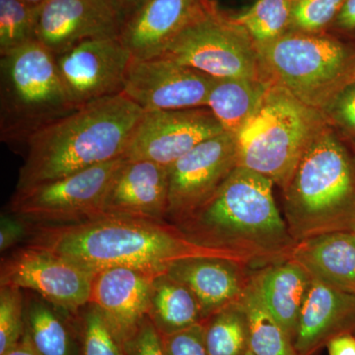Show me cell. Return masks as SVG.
Here are the masks:
<instances>
[{
  "instance_id": "31",
  "label": "cell",
  "mask_w": 355,
  "mask_h": 355,
  "mask_svg": "<svg viewBox=\"0 0 355 355\" xmlns=\"http://www.w3.org/2000/svg\"><path fill=\"white\" fill-rule=\"evenodd\" d=\"M345 0H297L292 3L288 31L320 34L330 30Z\"/></svg>"
},
{
  "instance_id": "43",
  "label": "cell",
  "mask_w": 355,
  "mask_h": 355,
  "mask_svg": "<svg viewBox=\"0 0 355 355\" xmlns=\"http://www.w3.org/2000/svg\"><path fill=\"white\" fill-rule=\"evenodd\" d=\"M291 1L293 3V2L297 1V0H291Z\"/></svg>"
},
{
  "instance_id": "42",
  "label": "cell",
  "mask_w": 355,
  "mask_h": 355,
  "mask_svg": "<svg viewBox=\"0 0 355 355\" xmlns=\"http://www.w3.org/2000/svg\"><path fill=\"white\" fill-rule=\"evenodd\" d=\"M246 355H254V354H252L251 350L249 349V350H248Z\"/></svg>"
},
{
  "instance_id": "22",
  "label": "cell",
  "mask_w": 355,
  "mask_h": 355,
  "mask_svg": "<svg viewBox=\"0 0 355 355\" xmlns=\"http://www.w3.org/2000/svg\"><path fill=\"white\" fill-rule=\"evenodd\" d=\"M289 258L312 279L355 292V231H336L301 240Z\"/></svg>"
},
{
  "instance_id": "34",
  "label": "cell",
  "mask_w": 355,
  "mask_h": 355,
  "mask_svg": "<svg viewBox=\"0 0 355 355\" xmlns=\"http://www.w3.org/2000/svg\"><path fill=\"white\" fill-rule=\"evenodd\" d=\"M127 355H167L162 335L146 317L139 329L123 343Z\"/></svg>"
},
{
  "instance_id": "23",
  "label": "cell",
  "mask_w": 355,
  "mask_h": 355,
  "mask_svg": "<svg viewBox=\"0 0 355 355\" xmlns=\"http://www.w3.org/2000/svg\"><path fill=\"white\" fill-rule=\"evenodd\" d=\"M272 83L253 77L214 78L207 107L226 132L237 135L260 108Z\"/></svg>"
},
{
  "instance_id": "2",
  "label": "cell",
  "mask_w": 355,
  "mask_h": 355,
  "mask_svg": "<svg viewBox=\"0 0 355 355\" xmlns=\"http://www.w3.org/2000/svg\"><path fill=\"white\" fill-rule=\"evenodd\" d=\"M27 239L28 246L64 257L93 273L123 266L158 275L181 259L223 257L193 244L168 221L133 217L101 216L69 225H31Z\"/></svg>"
},
{
  "instance_id": "16",
  "label": "cell",
  "mask_w": 355,
  "mask_h": 355,
  "mask_svg": "<svg viewBox=\"0 0 355 355\" xmlns=\"http://www.w3.org/2000/svg\"><path fill=\"white\" fill-rule=\"evenodd\" d=\"M216 4L212 0H146L127 18L121 42L133 58L161 57L180 33Z\"/></svg>"
},
{
  "instance_id": "5",
  "label": "cell",
  "mask_w": 355,
  "mask_h": 355,
  "mask_svg": "<svg viewBox=\"0 0 355 355\" xmlns=\"http://www.w3.org/2000/svg\"><path fill=\"white\" fill-rule=\"evenodd\" d=\"M327 125L320 110L272 83L260 108L236 135L239 166L268 178L282 191Z\"/></svg>"
},
{
  "instance_id": "28",
  "label": "cell",
  "mask_w": 355,
  "mask_h": 355,
  "mask_svg": "<svg viewBox=\"0 0 355 355\" xmlns=\"http://www.w3.org/2000/svg\"><path fill=\"white\" fill-rule=\"evenodd\" d=\"M291 8V0H254L249 8L229 16L248 33L259 49L288 32Z\"/></svg>"
},
{
  "instance_id": "25",
  "label": "cell",
  "mask_w": 355,
  "mask_h": 355,
  "mask_svg": "<svg viewBox=\"0 0 355 355\" xmlns=\"http://www.w3.org/2000/svg\"><path fill=\"white\" fill-rule=\"evenodd\" d=\"M147 317L162 336L202 323L200 304L190 289L166 272L154 277Z\"/></svg>"
},
{
  "instance_id": "20",
  "label": "cell",
  "mask_w": 355,
  "mask_h": 355,
  "mask_svg": "<svg viewBox=\"0 0 355 355\" xmlns=\"http://www.w3.org/2000/svg\"><path fill=\"white\" fill-rule=\"evenodd\" d=\"M355 329V292L312 279L294 336L297 355H312L334 336Z\"/></svg>"
},
{
  "instance_id": "7",
  "label": "cell",
  "mask_w": 355,
  "mask_h": 355,
  "mask_svg": "<svg viewBox=\"0 0 355 355\" xmlns=\"http://www.w3.org/2000/svg\"><path fill=\"white\" fill-rule=\"evenodd\" d=\"M258 50L266 76L312 108L355 79V44L329 32L288 31Z\"/></svg>"
},
{
  "instance_id": "15",
  "label": "cell",
  "mask_w": 355,
  "mask_h": 355,
  "mask_svg": "<svg viewBox=\"0 0 355 355\" xmlns=\"http://www.w3.org/2000/svg\"><path fill=\"white\" fill-rule=\"evenodd\" d=\"M132 55L120 39L90 40L55 57L70 101L79 108L123 93Z\"/></svg>"
},
{
  "instance_id": "9",
  "label": "cell",
  "mask_w": 355,
  "mask_h": 355,
  "mask_svg": "<svg viewBox=\"0 0 355 355\" xmlns=\"http://www.w3.org/2000/svg\"><path fill=\"white\" fill-rule=\"evenodd\" d=\"M123 161V157L114 159L62 179L15 190L9 210L33 226L69 225L101 216L105 195Z\"/></svg>"
},
{
  "instance_id": "12",
  "label": "cell",
  "mask_w": 355,
  "mask_h": 355,
  "mask_svg": "<svg viewBox=\"0 0 355 355\" xmlns=\"http://www.w3.org/2000/svg\"><path fill=\"white\" fill-rule=\"evenodd\" d=\"M224 132L207 107L144 112L123 157L169 168L205 140Z\"/></svg>"
},
{
  "instance_id": "24",
  "label": "cell",
  "mask_w": 355,
  "mask_h": 355,
  "mask_svg": "<svg viewBox=\"0 0 355 355\" xmlns=\"http://www.w3.org/2000/svg\"><path fill=\"white\" fill-rule=\"evenodd\" d=\"M69 313L58 309L37 295L25 302V331L39 355H81L78 323L69 321ZM74 316V315H73Z\"/></svg>"
},
{
  "instance_id": "30",
  "label": "cell",
  "mask_w": 355,
  "mask_h": 355,
  "mask_svg": "<svg viewBox=\"0 0 355 355\" xmlns=\"http://www.w3.org/2000/svg\"><path fill=\"white\" fill-rule=\"evenodd\" d=\"M78 328L81 355H127L123 343L94 305L83 308Z\"/></svg>"
},
{
  "instance_id": "44",
  "label": "cell",
  "mask_w": 355,
  "mask_h": 355,
  "mask_svg": "<svg viewBox=\"0 0 355 355\" xmlns=\"http://www.w3.org/2000/svg\"><path fill=\"white\" fill-rule=\"evenodd\" d=\"M352 333H354V335H355V329H354V331H352Z\"/></svg>"
},
{
  "instance_id": "38",
  "label": "cell",
  "mask_w": 355,
  "mask_h": 355,
  "mask_svg": "<svg viewBox=\"0 0 355 355\" xmlns=\"http://www.w3.org/2000/svg\"><path fill=\"white\" fill-rule=\"evenodd\" d=\"M326 347L329 355H355V335L349 331L334 336Z\"/></svg>"
},
{
  "instance_id": "35",
  "label": "cell",
  "mask_w": 355,
  "mask_h": 355,
  "mask_svg": "<svg viewBox=\"0 0 355 355\" xmlns=\"http://www.w3.org/2000/svg\"><path fill=\"white\" fill-rule=\"evenodd\" d=\"M162 338L167 355H207L202 323Z\"/></svg>"
},
{
  "instance_id": "1",
  "label": "cell",
  "mask_w": 355,
  "mask_h": 355,
  "mask_svg": "<svg viewBox=\"0 0 355 355\" xmlns=\"http://www.w3.org/2000/svg\"><path fill=\"white\" fill-rule=\"evenodd\" d=\"M273 186L263 175L238 166L207 202L173 225L193 244L253 270L288 258L296 242Z\"/></svg>"
},
{
  "instance_id": "26",
  "label": "cell",
  "mask_w": 355,
  "mask_h": 355,
  "mask_svg": "<svg viewBox=\"0 0 355 355\" xmlns=\"http://www.w3.org/2000/svg\"><path fill=\"white\" fill-rule=\"evenodd\" d=\"M239 301L247 317L249 349L252 354L297 355L293 340L263 304L251 279Z\"/></svg>"
},
{
  "instance_id": "41",
  "label": "cell",
  "mask_w": 355,
  "mask_h": 355,
  "mask_svg": "<svg viewBox=\"0 0 355 355\" xmlns=\"http://www.w3.org/2000/svg\"><path fill=\"white\" fill-rule=\"evenodd\" d=\"M23 1L27 2V3L33 4V6H39V4L44 3L46 0H23Z\"/></svg>"
},
{
  "instance_id": "17",
  "label": "cell",
  "mask_w": 355,
  "mask_h": 355,
  "mask_svg": "<svg viewBox=\"0 0 355 355\" xmlns=\"http://www.w3.org/2000/svg\"><path fill=\"white\" fill-rule=\"evenodd\" d=\"M168 168L125 159L110 184L102 216L167 221Z\"/></svg>"
},
{
  "instance_id": "36",
  "label": "cell",
  "mask_w": 355,
  "mask_h": 355,
  "mask_svg": "<svg viewBox=\"0 0 355 355\" xmlns=\"http://www.w3.org/2000/svg\"><path fill=\"white\" fill-rule=\"evenodd\" d=\"M31 224L14 214H1L0 218V252L2 254L28 238Z\"/></svg>"
},
{
  "instance_id": "32",
  "label": "cell",
  "mask_w": 355,
  "mask_h": 355,
  "mask_svg": "<svg viewBox=\"0 0 355 355\" xmlns=\"http://www.w3.org/2000/svg\"><path fill=\"white\" fill-rule=\"evenodd\" d=\"M320 111L328 127L355 153V79L338 89Z\"/></svg>"
},
{
  "instance_id": "29",
  "label": "cell",
  "mask_w": 355,
  "mask_h": 355,
  "mask_svg": "<svg viewBox=\"0 0 355 355\" xmlns=\"http://www.w3.org/2000/svg\"><path fill=\"white\" fill-rule=\"evenodd\" d=\"M42 4L0 0V55L36 40Z\"/></svg>"
},
{
  "instance_id": "13",
  "label": "cell",
  "mask_w": 355,
  "mask_h": 355,
  "mask_svg": "<svg viewBox=\"0 0 355 355\" xmlns=\"http://www.w3.org/2000/svg\"><path fill=\"white\" fill-rule=\"evenodd\" d=\"M214 77L164 57L139 60L128 65L123 94L144 112L207 107Z\"/></svg>"
},
{
  "instance_id": "33",
  "label": "cell",
  "mask_w": 355,
  "mask_h": 355,
  "mask_svg": "<svg viewBox=\"0 0 355 355\" xmlns=\"http://www.w3.org/2000/svg\"><path fill=\"white\" fill-rule=\"evenodd\" d=\"M22 289L0 286V355L20 342L25 331Z\"/></svg>"
},
{
  "instance_id": "8",
  "label": "cell",
  "mask_w": 355,
  "mask_h": 355,
  "mask_svg": "<svg viewBox=\"0 0 355 355\" xmlns=\"http://www.w3.org/2000/svg\"><path fill=\"white\" fill-rule=\"evenodd\" d=\"M161 57L214 78L270 79L253 40L216 4L180 33Z\"/></svg>"
},
{
  "instance_id": "10",
  "label": "cell",
  "mask_w": 355,
  "mask_h": 355,
  "mask_svg": "<svg viewBox=\"0 0 355 355\" xmlns=\"http://www.w3.org/2000/svg\"><path fill=\"white\" fill-rule=\"evenodd\" d=\"M94 277L64 257L26 245L2 261L0 286L31 291L58 309L77 315L89 304Z\"/></svg>"
},
{
  "instance_id": "3",
  "label": "cell",
  "mask_w": 355,
  "mask_h": 355,
  "mask_svg": "<svg viewBox=\"0 0 355 355\" xmlns=\"http://www.w3.org/2000/svg\"><path fill=\"white\" fill-rule=\"evenodd\" d=\"M123 93L79 107L28 140L16 190L123 157L142 114Z\"/></svg>"
},
{
  "instance_id": "40",
  "label": "cell",
  "mask_w": 355,
  "mask_h": 355,
  "mask_svg": "<svg viewBox=\"0 0 355 355\" xmlns=\"http://www.w3.org/2000/svg\"><path fill=\"white\" fill-rule=\"evenodd\" d=\"M120 1L128 17L130 14L135 12V10H137V9H139V7L146 1V0H120Z\"/></svg>"
},
{
  "instance_id": "37",
  "label": "cell",
  "mask_w": 355,
  "mask_h": 355,
  "mask_svg": "<svg viewBox=\"0 0 355 355\" xmlns=\"http://www.w3.org/2000/svg\"><path fill=\"white\" fill-rule=\"evenodd\" d=\"M329 33L355 44V0H345Z\"/></svg>"
},
{
  "instance_id": "19",
  "label": "cell",
  "mask_w": 355,
  "mask_h": 355,
  "mask_svg": "<svg viewBox=\"0 0 355 355\" xmlns=\"http://www.w3.org/2000/svg\"><path fill=\"white\" fill-rule=\"evenodd\" d=\"M249 270L233 259L196 256L175 261L166 273L190 289L200 304L203 322L241 298L251 277Z\"/></svg>"
},
{
  "instance_id": "18",
  "label": "cell",
  "mask_w": 355,
  "mask_h": 355,
  "mask_svg": "<svg viewBox=\"0 0 355 355\" xmlns=\"http://www.w3.org/2000/svg\"><path fill=\"white\" fill-rule=\"evenodd\" d=\"M155 277L123 266L95 273L89 304L101 311L123 345L148 315L151 287Z\"/></svg>"
},
{
  "instance_id": "6",
  "label": "cell",
  "mask_w": 355,
  "mask_h": 355,
  "mask_svg": "<svg viewBox=\"0 0 355 355\" xmlns=\"http://www.w3.org/2000/svg\"><path fill=\"white\" fill-rule=\"evenodd\" d=\"M0 140L25 144L77 107L58 76L55 57L32 41L0 55Z\"/></svg>"
},
{
  "instance_id": "4",
  "label": "cell",
  "mask_w": 355,
  "mask_h": 355,
  "mask_svg": "<svg viewBox=\"0 0 355 355\" xmlns=\"http://www.w3.org/2000/svg\"><path fill=\"white\" fill-rule=\"evenodd\" d=\"M282 193L284 217L296 243L324 233L355 231V153L327 125Z\"/></svg>"
},
{
  "instance_id": "14",
  "label": "cell",
  "mask_w": 355,
  "mask_h": 355,
  "mask_svg": "<svg viewBox=\"0 0 355 355\" xmlns=\"http://www.w3.org/2000/svg\"><path fill=\"white\" fill-rule=\"evenodd\" d=\"M127 18L120 0H46L36 41L58 57L85 41L120 39Z\"/></svg>"
},
{
  "instance_id": "21",
  "label": "cell",
  "mask_w": 355,
  "mask_h": 355,
  "mask_svg": "<svg viewBox=\"0 0 355 355\" xmlns=\"http://www.w3.org/2000/svg\"><path fill=\"white\" fill-rule=\"evenodd\" d=\"M250 279L263 304L294 340L312 282L309 273L288 257L253 270Z\"/></svg>"
},
{
  "instance_id": "39",
  "label": "cell",
  "mask_w": 355,
  "mask_h": 355,
  "mask_svg": "<svg viewBox=\"0 0 355 355\" xmlns=\"http://www.w3.org/2000/svg\"><path fill=\"white\" fill-rule=\"evenodd\" d=\"M3 355H39L36 350L33 349L31 343L28 340L27 336L23 335L22 338L15 347L9 349Z\"/></svg>"
},
{
  "instance_id": "11",
  "label": "cell",
  "mask_w": 355,
  "mask_h": 355,
  "mask_svg": "<svg viewBox=\"0 0 355 355\" xmlns=\"http://www.w3.org/2000/svg\"><path fill=\"white\" fill-rule=\"evenodd\" d=\"M239 166L236 135L205 140L168 168L167 221L176 224L198 209Z\"/></svg>"
},
{
  "instance_id": "27",
  "label": "cell",
  "mask_w": 355,
  "mask_h": 355,
  "mask_svg": "<svg viewBox=\"0 0 355 355\" xmlns=\"http://www.w3.org/2000/svg\"><path fill=\"white\" fill-rule=\"evenodd\" d=\"M202 324L207 355H246L249 329L239 300L214 313Z\"/></svg>"
}]
</instances>
